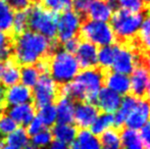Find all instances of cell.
I'll list each match as a JSON object with an SVG mask.
<instances>
[{"instance_id": "5", "label": "cell", "mask_w": 150, "mask_h": 149, "mask_svg": "<svg viewBox=\"0 0 150 149\" xmlns=\"http://www.w3.org/2000/svg\"><path fill=\"white\" fill-rule=\"evenodd\" d=\"M143 20L141 12H130L120 8L111 16V27L115 37L122 41L132 40L140 32Z\"/></svg>"}, {"instance_id": "25", "label": "cell", "mask_w": 150, "mask_h": 149, "mask_svg": "<svg viewBox=\"0 0 150 149\" xmlns=\"http://www.w3.org/2000/svg\"><path fill=\"white\" fill-rule=\"evenodd\" d=\"M120 44H109L101 46L98 50V66L101 68H110L115 61Z\"/></svg>"}, {"instance_id": "3", "label": "cell", "mask_w": 150, "mask_h": 149, "mask_svg": "<svg viewBox=\"0 0 150 149\" xmlns=\"http://www.w3.org/2000/svg\"><path fill=\"white\" fill-rule=\"evenodd\" d=\"M80 68L77 57L64 48H55L48 56V73L60 86L73 81Z\"/></svg>"}, {"instance_id": "45", "label": "cell", "mask_w": 150, "mask_h": 149, "mask_svg": "<svg viewBox=\"0 0 150 149\" xmlns=\"http://www.w3.org/2000/svg\"><path fill=\"white\" fill-rule=\"evenodd\" d=\"M146 66H147V68H148V70L150 72V52H149V54L147 55V57H146Z\"/></svg>"}, {"instance_id": "10", "label": "cell", "mask_w": 150, "mask_h": 149, "mask_svg": "<svg viewBox=\"0 0 150 149\" xmlns=\"http://www.w3.org/2000/svg\"><path fill=\"white\" fill-rule=\"evenodd\" d=\"M150 121V102L148 100L137 98L136 102L131 108L125 125L128 128L139 130Z\"/></svg>"}, {"instance_id": "13", "label": "cell", "mask_w": 150, "mask_h": 149, "mask_svg": "<svg viewBox=\"0 0 150 149\" xmlns=\"http://www.w3.org/2000/svg\"><path fill=\"white\" fill-rule=\"evenodd\" d=\"M4 112L11 117L18 126L27 127L36 117V105L32 102L5 106Z\"/></svg>"}, {"instance_id": "1", "label": "cell", "mask_w": 150, "mask_h": 149, "mask_svg": "<svg viewBox=\"0 0 150 149\" xmlns=\"http://www.w3.org/2000/svg\"><path fill=\"white\" fill-rule=\"evenodd\" d=\"M13 58L18 64H34L52 53L59 46L58 40H51L48 37L27 30L13 35Z\"/></svg>"}, {"instance_id": "46", "label": "cell", "mask_w": 150, "mask_h": 149, "mask_svg": "<svg viewBox=\"0 0 150 149\" xmlns=\"http://www.w3.org/2000/svg\"><path fill=\"white\" fill-rule=\"evenodd\" d=\"M145 2H146V3H147V2H148V3H150V0H145Z\"/></svg>"}, {"instance_id": "16", "label": "cell", "mask_w": 150, "mask_h": 149, "mask_svg": "<svg viewBox=\"0 0 150 149\" xmlns=\"http://www.w3.org/2000/svg\"><path fill=\"white\" fill-rule=\"evenodd\" d=\"M31 89L32 88L24 85L23 83L7 87L4 94L5 106L31 102L33 100V91Z\"/></svg>"}, {"instance_id": "9", "label": "cell", "mask_w": 150, "mask_h": 149, "mask_svg": "<svg viewBox=\"0 0 150 149\" xmlns=\"http://www.w3.org/2000/svg\"><path fill=\"white\" fill-rule=\"evenodd\" d=\"M139 55L131 46L119 45L115 61L112 64L113 71L129 75L139 64Z\"/></svg>"}, {"instance_id": "12", "label": "cell", "mask_w": 150, "mask_h": 149, "mask_svg": "<svg viewBox=\"0 0 150 149\" xmlns=\"http://www.w3.org/2000/svg\"><path fill=\"white\" fill-rule=\"evenodd\" d=\"M75 53L81 68H94L98 64L97 45L88 40L83 39L79 42Z\"/></svg>"}, {"instance_id": "4", "label": "cell", "mask_w": 150, "mask_h": 149, "mask_svg": "<svg viewBox=\"0 0 150 149\" xmlns=\"http://www.w3.org/2000/svg\"><path fill=\"white\" fill-rule=\"evenodd\" d=\"M29 28L51 40L57 37V12L49 10L40 1H34L28 8Z\"/></svg>"}, {"instance_id": "40", "label": "cell", "mask_w": 150, "mask_h": 149, "mask_svg": "<svg viewBox=\"0 0 150 149\" xmlns=\"http://www.w3.org/2000/svg\"><path fill=\"white\" fill-rule=\"evenodd\" d=\"M91 1H92V0H74V2H73L74 7H75V9L83 16V18H84V13H85L86 8H87L88 4H89Z\"/></svg>"}, {"instance_id": "15", "label": "cell", "mask_w": 150, "mask_h": 149, "mask_svg": "<svg viewBox=\"0 0 150 149\" xmlns=\"http://www.w3.org/2000/svg\"><path fill=\"white\" fill-rule=\"evenodd\" d=\"M122 95L109 88H102L98 93L95 104L103 112L115 113L122 104Z\"/></svg>"}, {"instance_id": "37", "label": "cell", "mask_w": 150, "mask_h": 149, "mask_svg": "<svg viewBox=\"0 0 150 149\" xmlns=\"http://www.w3.org/2000/svg\"><path fill=\"white\" fill-rule=\"evenodd\" d=\"M46 126L44 125V123L42 121V119L39 117H35L34 119L27 126V132H28L29 136H33L35 134L39 133V132L43 131L44 129H46Z\"/></svg>"}, {"instance_id": "28", "label": "cell", "mask_w": 150, "mask_h": 149, "mask_svg": "<svg viewBox=\"0 0 150 149\" xmlns=\"http://www.w3.org/2000/svg\"><path fill=\"white\" fill-rule=\"evenodd\" d=\"M112 126H115V114L104 112L96 117L94 123L91 125V131L96 135H101L103 132L110 129Z\"/></svg>"}, {"instance_id": "6", "label": "cell", "mask_w": 150, "mask_h": 149, "mask_svg": "<svg viewBox=\"0 0 150 149\" xmlns=\"http://www.w3.org/2000/svg\"><path fill=\"white\" fill-rule=\"evenodd\" d=\"M82 39L88 40L97 46H104L112 44L115 41V34L113 29L107 22L95 20L86 18L80 31Z\"/></svg>"}, {"instance_id": "11", "label": "cell", "mask_w": 150, "mask_h": 149, "mask_svg": "<svg viewBox=\"0 0 150 149\" xmlns=\"http://www.w3.org/2000/svg\"><path fill=\"white\" fill-rule=\"evenodd\" d=\"M99 108L94 102L79 101L75 107L74 121L81 129H87L91 127L96 117H98Z\"/></svg>"}, {"instance_id": "26", "label": "cell", "mask_w": 150, "mask_h": 149, "mask_svg": "<svg viewBox=\"0 0 150 149\" xmlns=\"http://www.w3.org/2000/svg\"><path fill=\"white\" fill-rule=\"evenodd\" d=\"M122 146L127 149H140L143 146V141L141 134L137 132L136 129L127 128L120 134Z\"/></svg>"}, {"instance_id": "43", "label": "cell", "mask_w": 150, "mask_h": 149, "mask_svg": "<svg viewBox=\"0 0 150 149\" xmlns=\"http://www.w3.org/2000/svg\"><path fill=\"white\" fill-rule=\"evenodd\" d=\"M5 89H1L0 90V112L4 110L5 108V100H4V94H5Z\"/></svg>"}, {"instance_id": "22", "label": "cell", "mask_w": 150, "mask_h": 149, "mask_svg": "<svg viewBox=\"0 0 150 149\" xmlns=\"http://www.w3.org/2000/svg\"><path fill=\"white\" fill-rule=\"evenodd\" d=\"M71 147L76 149H98L101 147V143L96 134L87 129H82Z\"/></svg>"}, {"instance_id": "24", "label": "cell", "mask_w": 150, "mask_h": 149, "mask_svg": "<svg viewBox=\"0 0 150 149\" xmlns=\"http://www.w3.org/2000/svg\"><path fill=\"white\" fill-rule=\"evenodd\" d=\"M16 10L4 0H0V30L13 35V20Z\"/></svg>"}, {"instance_id": "23", "label": "cell", "mask_w": 150, "mask_h": 149, "mask_svg": "<svg viewBox=\"0 0 150 149\" xmlns=\"http://www.w3.org/2000/svg\"><path fill=\"white\" fill-rule=\"evenodd\" d=\"M31 147V140L25 127L21 126L5 137L4 148H26Z\"/></svg>"}, {"instance_id": "7", "label": "cell", "mask_w": 150, "mask_h": 149, "mask_svg": "<svg viewBox=\"0 0 150 149\" xmlns=\"http://www.w3.org/2000/svg\"><path fill=\"white\" fill-rule=\"evenodd\" d=\"M60 95V85L49 73L40 76L39 81L33 87V101L39 108L49 103H55Z\"/></svg>"}, {"instance_id": "21", "label": "cell", "mask_w": 150, "mask_h": 149, "mask_svg": "<svg viewBox=\"0 0 150 149\" xmlns=\"http://www.w3.org/2000/svg\"><path fill=\"white\" fill-rule=\"evenodd\" d=\"M51 132L54 139L63 142L69 145V147H71L78 135L77 127L71 125V123H57Z\"/></svg>"}, {"instance_id": "2", "label": "cell", "mask_w": 150, "mask_h": 149, "mask_svg": "<svg viewBox=\"0 0 150 149\" xmlns=\"http://www.w3.org/2000/svg\"><path fill=\"white\" fill-rule=\"evenodd\" d=\"M104 78L101 68H83L73 81L60 86V95H67L75 101L95 102L98 93L102 89Z\"/></svg>"}, {"instance_id": "29", "label": "cell", "mask_w": 150, "mask_h": 149, "mask_svg": "<svg viewBox=\"0 0 150 149\" xmlns=\"http://www.w3.org/2000/svg\"><path fill=\"white\" fill-rule=\"evenodd\" d=\"M101 147L107 149H117L122 147V140L119 132L115 129H108L101 134Z\"/></svg>"}, {"instance_id": "19", "label": "cell", "mask_w": 150, "mask_h": 149, "mask_svg": "<svg viewBox=\"0 0 150 149\" xmlns=\"http://www.w3.org/2000/svg\"><path fill=\"white\" fill-rule=\"evenodd\" d=\"M104 83L107 88L117 92L120 95H126L131 90V80L128 75L115 71L105 76Z\"/></svg>"}, {"instance_id": "18", "label": "cell", "mask_w": 150, "mask_h": 149, "mask_svg": "<svg viewBox=\"0 0 150 149\" xmlns=\"http://www.w3.org/2000/svg\"><path fill=\"white\" fill-rule=\"evenodd\" d=\"M21 80L20 64L10 58L8 60H0V83L5 88L16 85Z\"/></svg>"}, {"instance_id": "35", "label": "cell", "mask_w": 150, "mask_h": 149, "mask_svg": "<svg viewBox=\"0 0 150 149\" xmlns=\"http://www.w3.org/2000/svg\"><path fill=\"white\" fill-rule=\"evenodd\" d=\"M40 2L49 10L61 12L71 8L74 0H41Z\"/></svg>"}, {"instance_id": "30", "label": "cell", "mask_w": 150, "mask_h": 149, "mask_svg": "<svg viewBox=\"0 0 150 149\" xmlns=\"http://www.w3.org/2000/svg\"><path fill=\"white\" fill-rule=\"evenodd\" d=\"M38 117L46 127H52L57 121V109L54 103H49L38 108Z\"/></svg>"}, {"instance_id": "17", "label": "cell", "mask_w": 150, "mask_h": 149, "mask_svg": "<svg viewBox=\"0 0 150 149\" xmlns=\"http://www.w3.org/2000/svg\"><path fill=\"white\" fill-rule=\"evenodd\" d=\"M131 91L134 95L142 96L145 94L150 84V72L143 64H138L131 73Z\"/></svg>"}, {"instance_id": "39", "label": "cell", "mask_w": 150, "mask_h": 149, "mask_svg": "<svg viewBox=\"0 0 150 149\" xmlns=\"http://www.w3.org/2000/svg\"><path fill=\"white\" fill-rule=\"evenodd\" d=\"M140 134L143 141V146L150 149V121L141 128Z\"/></svg>"}, {"instance_id": "8", "label": "cell", "mask_w": 150, "mask_h": 149, "mask_svg": "<svg viewBox=\"0 0 150 149\" xmlns=\"http://www.w3.org/2000/svg\"><path fill=\"white\" fill-rule=\"evenodd\" d=\"M83 20V16L76 9L69 8L61 11L57 20V40L59 43L78 37Z\"/></svg>"}, {"instance_id": "27", "label": "cell", "mask_w": 150, "mask_h": 149, "mask_svg": "<svg viewBox=\"0 0 150 149\" xmlns=\"http://www.w3.org/2000/svg\"><path fill=\"white\" fill-rule=\"evenodd\" d=\"M42 72L36 64H23L21 68V81L24 85L33 88L39 81Z\"/></svg>"}, {"instance_id": "20", "label": "cell", "mask_w": 150, "mask_h": 149, "mask_svg": "<svg viewBox=\"0 0 150 149\" xmlns=\"http://www.w3.org/2000/svg\"><path fill=\"white\" fill-rule=\"evenodd\" d=\"M57 109V123H73L75 117V100L64 94H61L55 102Z\"/></svg>"}, {"instance_id": "42", "label": "cell", "mask_w": 150, "mask_h": 149, "mask_svg": "<svg viewBox=\"0 0 150 149\" xmlns=\"http://www.w3.org/2000/svg\"><path fill=\"white\" fill-rule=\"evenodd\" d=\"M50 147H52L54 149H63V148L69 147V145H67V144L59 141V140L54 139V140H52L51 144H50Z\"/></svg>"}, {"instance_id": "38", "label": "cell", "mask_w": 150, "mask_h": 149, "mask_svg": "<svg viewBox=\"0 0 150 149\" xmlns=\"http://www.w3.org/2000/svg\"><path fill=\"white\" fill-rule=\"evenodd\" d=\"M7 2L16 11L18 10H24L29 8L34 2V0H4Z\"/></svg>"}, {"instance_id": "47", "label": "cell", "mask_w": 150, "mask_h": 149, "mask_svg": "<svg viewBox=\"0 0 150 149\" xmlns=\"http://www.w3.org/2000/svg\"><path fill=\"white\" fill-rule=\"evenodd\" d=\"M34 1H41V0H34Z\"/></svg>"}, {"instance_id": "32", "label": "cell", "mask_w": 150, "mask_h": 149, "mask_svg": "<svg viewBox=\"0 0 150 149\" xmlns=\"http://www.w3.org/2000/svg\"><path fill=\"white\" fill-rule=\"evenodd\" d=\"M18 123L4 110L0 112V136L6 137L18 128Z\"/></svg>"}, {"instance_id": "31", "label": "cell", "mask_w": 150, "mask_h": 149, "mask_svg": "<svg viewBox=\"0 0 150 149\" xmlns=\"http://www.w3.org/2000/svg\"><path fill=\"white\" fill-rule=\"evenodd\" d=\"M29 29V13L28 8L24 10H18L14 14L13 20V35H18Z\"/></svg>"}, {"instance_id": "36", "label": "cell", "mask_w": 150, "mask_h": 149, "mask_svg": "<svg viewBox=\"0 0 150 149\" xmlns=\"http://www.w3.org/2000/svg\"><path fill=\"white\" fill-rule=\"evenodd\" d=\"M139 39L143 46L150 42V12L146 16V18L143 20L142 26H141L140 32H139Z\"/></svg>"}, {"instance_id": "44", "label": "cell", "mask_w": 150, "mask_h": 149, "mask_svg": "<svg viewBox=\"0 0 150 149\" xmlns=\"http://www.w3.org/2000/svg\"><path fill=\"white\" fill-rule=\"evenodd\" d=\"M145 94H146V97H147V100H148V101L150 102V84H149L148 88H147L146 92H145Z\"/></svg>"}, {"instance_id": "41", "label": "cell", "mask_w": 150, "mask_h": 149, "mask_svg": "<svg viewBox=\"0 0 150 149\" xmlns=\"http://www.w3.org/2000/svg\"><path fill=\"white\" fill-rule=\"evenodd\" d=\"M12 41H13V35H10L0 30V48L12 44Z\"/></svg>"}, {"instance_id": "33", "label": "cell", "mask_w": 150, "mask_h": 149, "mask_svg": "<svg viewBox=\"0 0 150 149\" xmlns=\"http://www.w3.org/2000/svg\"><path fill=\"white\" fill-rule=\"evenodd\" d=\"M52 132L47 129H44L43 131L35 134L32 136L31 139V146L32 147H46L50 146L52 142Z\"/></svg>"}, {"instance_id": "14", "label": "cell", "mask_w": 150, "mask_h": 149, "mask_svg": "<svg viewBox=\"0 0 150 149\" xmlns=\"http://www.w3.org/2000/svg\"><path fill=\"white\" fill-rule=\"evenodd\" d=\"M113 7L107 0H92L88 4L84 13V20H102L108 22L112 16Z\"/></svg>"}, {"instance_id": "34", "label": "cell", "mask_w": 150, "mask_h": 149, "mask_svg": "<svg viewBox=\"0 0 150 149\" xmlns=\"http://www.w3.org/2000/svg\"><path fill=\"white\" fill-rule=\"evenodd\" d=\"M145 3V0H117L115 7L130 12H142Z\"/></svg>"}]
</instances>
